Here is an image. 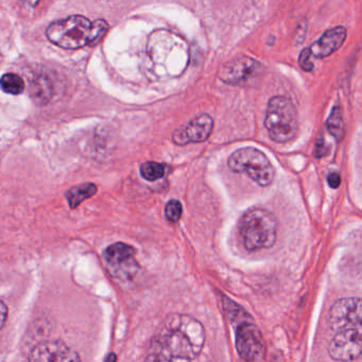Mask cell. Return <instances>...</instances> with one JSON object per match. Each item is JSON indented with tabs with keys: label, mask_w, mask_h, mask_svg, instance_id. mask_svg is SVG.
Masks as SVG:
<instances>
[{
	"label": "cell",
	"mask_w": 362,
	"mask_h": 362,
	"mask_svg": "<svg viewBox=\"0 0 362 362\" xmlns=\"http://www.w3.org/2000/svg\"><path fill=\"white\" fill-rule=\"evenodd\" d=\"M205 329L194 317L173 313L152 339L144 362H194L202 353Z\"/></svg>",
	"instance_id": "6da1fadb"
},
{
	"label": "cell",
	"mask_w": 362,
	"mask_h": 362,
	"mask_svg": "<svg viewBox=\"0 0 362 362\" xmlns=\"http://www.w3.org/2000/svg\"><path fill=\"white\" fill-rule=\"evenodd\" d=\"M109 30L105 21L90 22L82 16H71L48 26L46 35L54 45L63 49H80L98 44Z\"/></svg>",
	"instance_id": "7a4b0ae2"
},
{
	"label": "cell",
	"mask_w": 362,
	"mask_h": 362,
	"mask_svg": "<svg viewBox=\"0 0 362 362\" xmlns=\"http://www.w3.org/2000/svg\"><path fill=\"white\" fill-rule=\"evenodd\" d=\"M239 236L247 251L269 249L276 241V218L266 209H252L241 218Z\"/></svg>",
	"instance_id": "3957f363"
},
{
	"label": "cell",
	"mask_w": 362,
	"mask_h": 362,
	"mask_svg": "<svg viewBox=\"0 0 362 362\" xmlns=\"http://www.w3.org/2000/svg\"><path fill=\"white\" fill-rule=\"evenodd\" d=\"M269 136L275 143L285 144L298 135V122L296 107L290 99L275 96L269 101L264 119Z\"/></svg>",
	"instance_id": "277c9868"
},
{
	"label": "cell",
	"mask_w": 362,
	"mask_h": 362,
	"mask_svg": "<svg viewBox=\"0 0 362 362\" xmlns=\"http://www.w3.org/2000/svg\"><path fill=\"white\" fill-rule=\"evenodd\" d=\"M228 167L237 173H247L258 185L266 187L274 180L272 164L259 150L245 147L235 151L228 158Z\"/></svg>",
	"instance_id": "5b68a950"
},
{
	"label": "cell",
	"mask_w": 362,
	"mask_h": 362,
	"mask_svg": "<svg viewBox=\"0 0 362 362\" xmlns=\"http://www.w3.org/2000/svg\"><path fill=\"white\" fill-rule=\"evenodd\" d=\"M136 251L134 247L124 243L110 245L103 252V259L110 272L115 279L122 281H132L139 271Z\"/></svg>",
	"instance_id": "8992f818"
},
{
	"label": "cell",
	"mask_w": 362,
	"mask_h": 362,
	"mask_svg": "<svg viewBox=\"0 0 362 362\" xmlns=\"http://www.w3.org/2000/svg\"><path fill=\"white\" fill-rule=\"evenodd\" d=\"M253 317L237 322L236 349L241 359L253 362L260 357L264 351V338L258 326L253 322Z\"/></svg>",
	"instance_id": "52a82bcc"
},
{
	"label": "cell",
	"mask_w": 362,
	"mask_h": 362,
	"mask_svg": "<svg viewBox=\"0 0 362 362\" xmlns=\"http://www.w3.org/2000/svg\"><path fill=\"white\" fill-rule=\"evenodd\" d=\"M361 298H344L337 300L330 307L328 324L334 332L361 328Z\"/></svg>",
	"instance_id": "ba28073f"
},
{
	"label": "cell",
	"mask_w": 362,
	"mask_h": 362,
	"mask_svg": "<svg viewBox=\"0 0 362 362\" xmlns=\"http://www.w3.org/2000/svg\"><path fill=\"white\" fill-rule=\"evenodd\" d=\"M262 69V65L254 59L239 57L223 65L219 78L224 83L230 86H245L253 83L254 80L260 77Z\"/></svg>",
	"instance_id": "9c48e42d"
},
{
	"label": "cell",
	"mask_w": 362,
	"mask_h": 362,
	"mask_svg": "<svg viewBox=\"0 0 362 362\" xmlns=\"http://www.w3.org/2000/svg\"><path fill=\"white\" fill-rule=\"evenodd\" d=\"M361 328L336 332L328 344V354L337 361H354L361 355Z\"/></svg>",
	"instance_id": "30bf717a"
},
{
	"label": "cell",
	"mask_w": 362,
	"mask_h": 362,
	"mask_svg": "<svg viewBox=\"0 0 362 362\" xmlns=\"http://www.w3.org/2000/svg\"><path fill=\"white\" fill-rule=\"evenodd\" d=\"M29 362H81V358L63 341L48 340L33 347Z\"/></svg>",
	"instance_id": "8fae6325"
},
{
	"label": "cell",
	"mask_w": 362,
	"mask_h": 362,
	"mask_svg": "<svg viewBox=\"0 0 362 362\" xmlns=\"http://www.w3.org/2000/svg\"><path fill=\"white\" fill-rule=\"evenodd\" d=\"M213 128V118L207 114H202L175 131L173 135V143L179 146L203 143L209 139Z\"/></svg>",
	"instance_id": "7c38bea8"
},
{
	"label": "cell",
	"mask_w": 362,
	"mask_h": 362,
	"mask_svg": "<svg viewBox=\"0 0 362 362\" xmlns=\"http://www.w3.org/2000/svg\"><path fill=\"white\" fill-rule=\"evenodd\" d=\"M346 39V29L339 26L326 31L321 39L317 40L309 49L317 59L326 58L339 49Z\"/></svg>",
	"instance_id": "4fadbf2b"
},
{
	"label": "cell",
	"mask_w": 362,
	"mask_h": 362,
	"mask_svg": "<svg viewBox=\"0 0 362 362\" xmlns=\"http://www.w3.org/2000/svg\"><path fill=\"white\" fill-rule=\"evenodd\" d=\"M97 192V186L93 183L80 184L66 192V199L71 209L79 206L84 200L94 196Z\"/></svg>",
	"instance_id": "5bb4252c"
},
{
	"label": "cell",
	"mask_w": 362,
	"mask_h": 362,
	"mask_svg": "<svg viewBox=\"0 0 362 362\" xmlns=\"http://www.w3.org/2000/svg\"><path fill=\"white\" fill-rule=\"evenodd\" d=\"M0 88L7 94L20 95L24 92L26 86L21 76L9 73L5 74L0 79Z\"/></svg>",
	"instance_id": "9a60e30c"
},
{
	"label": "cell",
	"mask_w": 362,
	"mask_h": 362,
	"mask_svg": "<svg viewBox=\"0 0 362 362\" xmlns=\"http://www.w3.org/2000/svg\"><path fill=\"white\" fill-rule=\"evenodd\" d=\"M327 129L330 134L336 139H341L344 136L345 124L343 122L340 107H334L332 110L327 119Z\"/></svg>",
	"instance_id": "2e32d148"
},
{
	"label": "cell",
	"mask_w": 362,
	"mask_h": 362,
	"mask_svg": "<svg viewBox=\"0 0 362 362\" xmlns=\"http://www.w3.org/2000/svg\"><path fill=\"white\" fill-rule=\"evenodd\" d=\"M141 175L147 181H156L164 177L165 167L156 162L144 163L141 167Z\"/></svg>",
	"instance_id": "e0dca14e"
},
{
	"label": "cell",
	"mask_w": 362,
	"mask_h": 362,
	"mask_svg": "<svg viewBox=\"0 0 362 362\" xmlns=\"http://www.w3.org/2000/svg\"><path fill=\"white\" fill-rule=\"evenodd\" d=\"M182 213H183V207H182L180 201H169V202L167 203L166 207H165V215H166L168 221L173 222V223L179 221Z\"/></svg>",
	"instance_id": "ac0fdd59"
},
{
	"label": "cell",
	"mask_w": 362,
	"mask_h": 362,
	"mask_svg": "<svg viewBox=\"0 0 362 362\" xmlns=\"http://www.w3.org/2000/svg\"><path fill=\"white\" fill-rule=\"evenodd\" d=\"M311 52L309 48L303 50L300 54V59H298V64L300 69L304 71H311L313 69V62L310 61Z\"/></svg>",
	"instance_id": "d6986e66"
},
{
	"label": "cell",
	"mask_w": 362,
	"mask_h": 362,
	"mask_svg": "<svg viewBox=\"0 0 362 362\" xmlns=\"http://www.w3.org/2000/svg\"><path fill=\"white\" fill-rule=\"evenodd\" d=\"M8 313H9V310H8L7 305H6L5 302L0 300V330L3 329L6 322H7Z\"/></svg>",
	"instance_id": "ffe728a7"
},
{
	"label": "cell",
	"mask_w": 362,
	"mask_h": 362,
	"mask_svg": "<svg viewBox=\"0 0 362 362\" xmlns=\"http://www.w3.org/2000/svg\"><path fill=\"white\" fill-rule=\"evenodd\" d=\"M327 182L330 187L338 188L341 183L340 175H337V173H330V175H328Z\"/></svg>",
	"instance_id": "44dd1931"
},
{
	"label": "cell",
	"mask_w": 362,
	"mask_h": 362,
	"mask_svg": "<svg viewBox=\"0 0 362 362\" xmlns=\"http://www.w3.org/2000/svg\"><path fill=\"white\" fill-rule=\"evenodd\" d=\"M116 360H117V356H116L114 353H111L109 356H107L105 362H116Z\"/></svg>",
	"instance_id": "7402d4cb"
}]
</instances>
